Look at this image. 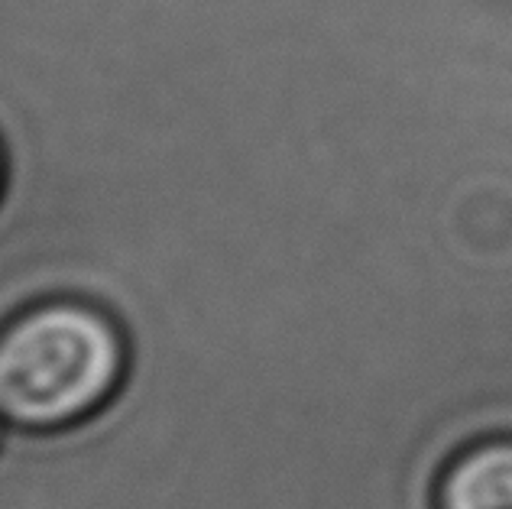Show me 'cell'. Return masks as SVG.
I'll use <instances>...</instances> for the list:
<instances>
[{"label": "cell", "instance_id": "3957f363", "mask_svg": "<svg viewBox=\"0 0 512 509\" xmlns=\"http://www.w3.org/2000/svg\"><path fill=\"white\" fill-rule=\"evenodd\" d=\"M4 185H7V153L4 143H0V195H4Z\"/></svg>", "mask_w": 512, "mask_h": 509}, {"label": "cell", "instance_id": "277c9868", "mask_svg": "<svg viewBox=\"0 0 512 509\" xmlns=\"http://www.w3.org/2000/svg\"><path fill=\"white\" fill-rule=\"evenodd\" d=\"M7 422H4V415H0V451H4V441H7Z\"/></svg>", "mask_w": 512, "mask_h": 509}, {"label": "cell", "instance_id": "6da1fadb", "mask_svg": "<svg viewBox=\"0 0 512 509\" xmlns=\"http://www.w3.org/2000/svg\"><path fill=\"white\" fill-rule=\"evenodd\" d=\"M124 325L94 299L52 296L0 325V415L20 432H65L120 393Z\"/></svg>", "mask_w": 512, "mask_h": 509}, {"label": "cell", "instance_id": "7a4b0ae2", "mask_svg": "<svg viewBox=\"0 0 512 509\" xmlns=\"http://www.w3.org/2000/svg\"><path fill=\"white\" fill-rule=\"evenodd\" d=\"M438 509H512V438L457 454L438 484Z\"/></svg>", "mask_w": 512, "mask_h": 509}]
</instances>
